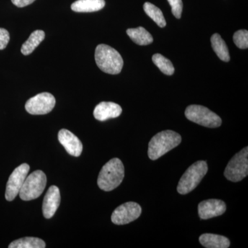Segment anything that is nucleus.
I'll return each mask as SVG.
<instances>
[{"instance_id":"f257e3e1","label":"nucleus","mask_w":248,"mask_h":248,"mask_svg":"<svg viewBox=\"0 0 248 248\" xmlns=\"http://www.w3.org/2000/svg\"><path fill=\"white\" fill-rule=\"evenodd\" d=\"M125 170L123 163L118 158L110 159L103 166L97 179L101 190L109 192L117 188L123 182Z\"/></svg>"},{"instance_id":"f03ea898","label":"nucleus","mask_w":248,"mask_h":248,"mask_svg":"<svg viewBox=\"0 0 248 248\" xmlns=\"http://www.w3.org/2000/svg\"><path fill=\"white\" fill-rule=\"evenodd\" d=\"M182 137L172 130H164L155 135L148 144V155L151 160H156L179 146Z\"/></svg>"},{"instance_id":"7ed1b4c3","label":"nucleus","mask_w":248,"mask_h":248,"mask_svg":"<svg viewBox=\"0 0 248 248\" xmlns=\"http://www.w3.org/2000/svg\"><path fill=\"white\" fill-rule=\"evenodd\" d=\"M94 59L99 69L108 74H119L123 68L122 57L118 51L110 46L98 45L94 53Z\"/></svg>"},{"instance_id":"20e7f679","label":"nucleus","mask_w":248,"mask_h":248,"mask_svg":"<svg viewBox=\"0 0 248 248\" xmlns=\"http://www.w3.org/2000/svg\"><path fill=\"white\" fill-rule=\"evenodd\" d=\"M208 170L206 161H198L194 163L183 174L177 186V192L181 195H187L195 190L205 177Z\"/></svg>"},{"instance_id":"39448f33","label":"nucleus","mask_w":248,"mask_h":248,"mask_svg":"<svg viewBox=\"0 0 248 248\" xmlns=\"http://www.w3.org/2000/svg\"><path fill=\"white\" fill-rule=\"evenodd\" d=\"M46 176L43 171L36 170L26 178L19 195L23 201H31L38 198L46 186Z\"/></svg>"},{"instance_id":"423d86ee","label":"nucleus","mask_w":248,"mask_h":248,"mask_svg":"<svg viewBox=\"0 0 248 248\" xmlns=\"http://www.w3.org/2000/svg\"><path fill=\"white\" fill-rule=\"evenodd\" d=\"M185 115L187 120L207 128H218L222 124L219 116L203 106H189L186 109Z\"/></svg>"},{"instance_id":"0eeeda50","label":"nucleus","mask_w":248,"mask_h":248,"mask_svg":"<svg viewBox=\"0 0 248 248\" xmlns=\"http://www.w3.org/2000/svg\"><path fill=\"white\" fill-rule=\"evenodd\" d=\"M248 174V147H246L232 158L226 166L224 176L228 180L239 182Z\"/></svg>"},{"instance_id":"6e6552de","label":"nucleus","mask_w":248,"mask_h":248,"mask_svg":"<svg viewBox=\"0 0 248 248\" xmlns=\"http://www.w3.org/2000/svg\"><path fill=\"white\" fill-rule=\"evenodd\" d=\"M55 102L53 94L42 93L29 99L26 103L25 108L31 115H46L53 110Z\"/></svg>"},{"instance_id":"1a4fd4ad","label":"nucleus","mask_w":248,"mask_h":248,"mask_svg":"<svg viewBox=\"0 0 248 248\" xmlns=\"http://www.w3.org/2000/svg\"><path fill=\"white\" fill-rule=\"evenodd\" d=\"M141 208L135 202H127L117 207L111 216V221L115 225H125L138 219L141 214Z\"/></svg>"},{"instance_id":"9d476101","label":"nucleus","mask_w":248,"mask_h":248,"mask_svg":"<svg viewBox=\"0 0 248 248\" xmlns=\"http://www.w3.org/2000/svg\"><path fill=\"white\" fill-rule=\"evenodd\" d=\"M30 170V166L27 164H23L14 170L9 177L6 184L5 197L8 202H11L17 197L22 188L23 184Z\"/></svg>"},{"instance_id":"9b49d317","label":"nucleus","mask_w":248,"mask_h":248,"mask_svg":"<svg viewBox=\"0 0 248 248\" xmlns=\"http://www.w3.org/2000/svg\"><path fill=\"white\" fill-rule=\"evenodd\" d=\"M226 210V203L219 200L203 201L198 205L199 216L203 220L221 216L225 213Z\"/></svg>"},{"instance_id":"f8f14e48","label":"nucleus","mask_w":248,"mask_h":248,"mask_svg":"<svg viewBox=\"0 0 248 248\" xmlns=\"http://www.w3.org/2000/svg\"><path fill=\"white\" fill-rule=\"evenodd\" d=\"M58 140L64 147L68 154L79 156L83 151V145L78 137L66 129H62L58 133Z\"/></svg>"},{"instance_id":"ddd939ff","label":"nucleus","mask_w":248,"mask_h":248,"mask_svg":"<svg viewBox=\"0 0 248 248\" xmlns=\"http://www.w3.org/2000/svg\"><path fill=\"white\" fill-rule=\"evenodd\" d=\"M61 202L60 189L56 186L49 187L42 205V211L46 218H52L56 213Z\"/></svg>"},{"instance_id":"4468645a","label":"nucleus","mask_w":248,"mask_h":248,"mask_svg":"<svg viewBox=\"0 0 248 248\" xmlns=\"http://www.w3.org/2000/svg\"><path fill=\"white\" fill-rule=\"evenodd\" d=\"M122 112V107L113 102L99 103L94 108L93 115L96 120L104 122L109 119L117 118Z\"/></svg>"},{"instance_id":"2eb2a0df","label":"nucleus","mask_w":248,"mask_h":248,"mask_svg":"<svg viewBox=\"0 0 248 248\" xmlns=\"http://www.w3.org/2000/svg\"><path fill=\"white\" fill-rule=\"evenodd\" d=\"M200 244L207 248H228L230 240L226 236L215 234H203L200 237Z\"/></svg>"},{"instance_id":"dca6fc26","label":"nucleus","mask_w":248,"mask_h":248,"mask_svg":"<svg viewBox=\"0 0 248 248\" xmlns=\"http://www.w3.org/2000/svg\"><path fill=\"white\" fill-rule=\"evenodd\" d=\"M104 0H78L71 5L75 12L91 13L100 11L105 6Z\"/></svg>"},{"instance_id":"f3484780","label":"nucleus","mask_w":248,"mask_h":248,"mask_svg":"<svg viewBox=\"0 0 248 248\" xmlns=\"http://www.w3.org/2000/svg\"><path fill=\"white\" fill-rule=\"evenodd\" d=\"M126 33L135 44L140 46L149 45L153 42V36L143 27L129 29Z\"/></svg>"},{"instance_id":"a211bd4d","label":"nucleus","mask_w":248,"mask_h":248,"mask_svg":"<svg viewBox=\"0 0 248 248\" xmlns=\"http://www.w3.org/2000/svg\"><path fill=\"white\" fill-rule=\"evenodd\" d=\"M45 38V31L37 30L32 32L25 43L23 44L21 52L24 55H29L34 51V50Z\"/></svg>"},{"instance_id":"6ab92c4d","label":"nucleus","mask_w":248,"mask_h":248,"mask_svg":"<svg viewBox=\"0 0 248 248\" xmlns=\"http://www.w3.org/2000/svg\"><path fill=\"white\" fill-rule=\"evenodd\" d=\"M211 44L214 51L220 60L226 62L230 61L231 57H230L229 50L226 42L221 38L219 34L215 33L212 36Z\"/></svg>"},{"instance_id":"aec40b11","label":"nucleus","mask_w":248,"mask_h":248,"mask_svg":"<svg viewBox=\"0 0 248 248\" xmlns=\"http://www.w3.org/2000/svg\"><path fill=\"white\" fill-rule=\"evenodd\" d=\"M9 248H45L46 244L43 240L36 237H24L13 241Z\"/></svg>"},{"instance_id":"412c9836","label":"nucleus","mask_w":248,"mask_h":248,"mask_svg":"<svg viewBox=\"0 0 248 248\" xmlns=\"http://www.w3.org/2000/svg\"><path fill=\"white\" fill-rule=\"evenodd\" d=\"M143 9H144L146 15H148L159 27L164 28L166 27V19H165L162 11L159 8L156 7V6L151 4V3L146 2L143 4Z\"/></svg>"},{"instance_id":"4be33fe9","label":"nucleus","mask_w":248,"mask_h":248,"mask_svg":"<svg viewBox=\"0 0 248 248\" xmlns=\"http://www.w3.org/2000/svg\"><path fill=\"white\" fill-rule=\"evenodd\" d=\"M153 62L160 71L166 76H172L174 74V68L172 62L161 54H155L153 56Z\"/></svg>"},{"instance_id":"5701e85b","label":"nucleus","mask_w":248,"mask_h":248,"mask_svg":"<svg viewBox=\"0 0 248 248\" xmlns=\"http://www.w3.org/2000/svg\"><path fill=\"white\" fill-rule=\"evenodd\" d=\"M233 41L238 48L247 49L248 48V31L247 30L236 31L233 36Z\"/></svg>"},{"instance_id":"b1692460","label":"nucleus","mask_w":248,"mask_h":248,"mask_svg":"<svg viewBox=\"0 0 248 248\" xmlns=\"http://www.w3.org/2000/svg\"><path fill=\"white\" fill-rule=\"evenodd\" d=\"M168 1L170 5L173 16L177 19H180L183 11L182 0H168Z\"/></svg>"},{"instance_id":"393cba45","label":"nucleus","mask_w":248,"mask_h":248,"mask_svg":"<svg viewBox=\"0 0 248 248\" xmlns=\"http://www.w3.org/2000/svg\"><path fill=\"white\" fill-rule=\"evenodd\" d=\"M10 40L9 31L0 28V50H4L7 46Z\"/></svg>"},{"instance_id":"a878e982","label":"nucleus","mask_w":248,"mask_h":248,"mask_svg":"<svg viewBox=\"0 0 248 248\" xmlns=\"http://www.w3.org/2000/svg\"><path fill=\"white\" fill-rule=\"evenodd\" d=\"M35 0H11L15 6L19 8L25 7L33 3Z\"/></svg>"}]
</instances>
